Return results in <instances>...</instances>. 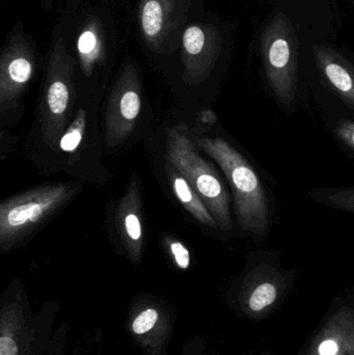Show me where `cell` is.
I'll use <instances>...</instances> for the list:
<instances>
[{
  "mask_svg": "<svg viewBox=\"0 0 354 355\" xmlns=\"http://www.w3.org/2000/svg\"><path fill=\"white\" fill-rule=\"evenodd\" d=\"M337 139L354 152V121L348 119L338 120L333 125Z\"/></svg>",
  "mask_w": 354,
  "mask_h": 355,
  "instance_id": "44dd1931",
  "label": "cell"
},
{
  "mask_svg": "<svg viewBox=\"0 0 354 355\" xmlns=\"http://www.w3.org/2000/svg\"><path fill=\"white\" fill-rule=\"evenodd\" d=\"M174 0H143L141 6V33L143 39L152 46L159 48L175 27Z\"/></svg>",
  "mask_w": 354,
  "mask_h": 355,
  "instance_id": "9a60e30c",
  "label": "cell"
},
{
  "mask_svg": "<svg viewBox=\"0 0 354 355\" xmlns=\"http://www.w3.org/2000/svg\"><path fill=\"white\" fill-rule=\"evenodd\" d=\"M299 355H354L353 300H335Z\"/></svg>",
  "mask_w": 354,
  "mask_h": 355,
  "instance_id": "7c38bea8",
  "label": "cell"
},
{
  "mask_svg": "<svg viewBox=\"0 0 354 355\" xmlns=\"http://www.w3.org/2000/svg\"><path fill=\"white\" fill-rule=\"evenodd\" d=\"M349 3H351V6H353V8L354 10V0H348Z\"/></svg>",
  "mask_w": 354,
  "mask_h": 355,
  "instance_id": "cb8c5ba5",
  "label": "cell"
},
{
  "mask_svg": "<svg viewBox=\"0 0 354 355\" xmlns=\"http://www.w3.org/2000/svg\"><path fill=\"white\" fill-rule=\"evenodd\" d=\"M116 232L126 256L133 264L143 260V198L141 179L132 175L124 196L118 202L116 216Z\"/></svg>",
  "mask_w": 354,
  "mask_h": 355,
  "instance_id": "5bb4252c",
  "label": "cell"
},
{
  "mask_svg": "<svg viewBox=\"0 0 354 355\" xmlns=\"http://www.w3.org/2000/svg\"><path fill=\"white\" fill-rule=\"evenodd\" d=\"M166 162L186 178L201 196L218 227L232 231L231 196L215 166L197 151V146L184 128L174 127L166 135Z\"/></svg>",
  "mask_w": 354,
  "mask_h": 355,
  "instance_id": "8992f818",
  "label": "cell"
},
{
  "mask_svg": "<svg viewBox=\"0 0 354 355\" xmlns=\"http://www.w3.org/2000/svg\"><path fill=\"white\" fill-rule=\"evenodd\" d=\"M234 33V24L216 18L185 28L182 35L183 64L189 83H204L227 64Z\"/></svg>",
  "mask_w": 354,
  "mask_h": 355,
  "instance_id": "ba28073f",
  "label": "cell"
},
{
  "mask_svg": "<svg viewBox=\"0 0 354 355\" xmlns=\"http://www.w3.org/2000/svg\"><path fill=\"white\" fill-rule=\"evenodd\" d=\"M168 252L175 265L181 270H187L191 267V252L184 243L177 239H168Z\"/></svg>",
  "mask_w": 354,
  "mask_h": 355,
  "instance_id": "ffe728a7",
  "label": "cell"
},
{
  "mask_svg": "<svg viewBox=\"0 0 354 355\" xmlns=\"http://www.w3.org/2000/svg\"><path fill=\"white\" fill-rule=\"evenodd\" d=\"M60 306L47 302L33 314L24 285L14 279L0 302V355H44L51 348Z\"/></svg>",
  "mask_w": 354,
  "mask_h": 355,
  "instance_id": "277c9868",
  "label": "cell"
},
{
  "mask_svg": "<svg viewBox=\"0 0 354 355\" xmlns=\"http://www.w3.org/2000/svg\"><path fill=\"white\" fill-rule=\"evenodd\" d=\"M72 183L46 184L0 204V250L10 252L60 211L76 192Z\"/></svg>",
  "mask_w": 354,
  "mask_h": 355,
  "instance_id": "5b68a950",
  "label": "cell"
},
{
  "mask_svg": "<svg viewBox=\"0 0 354 355\" xmlns=\"http://www.w3.org/2000/svg\"><path fill=\"white\" fill-rule=\"evenodd\" d=\"M295 279V270L285 268L278 254L258 250L249 256L245 268L229 287L227 306L238 318L265 320L286 302Z\"/></svg>",
  "mask_w": 354,
  "mask_h": 355,
  "instance_id": "3957f363",
  "label": "cell"
},
{
  "mask_svg": "<svg viewBox=\"0 0 354 355\" xmlns=\"http://www.w3.org/2000/svg\"><path fill=\"white\" fill-rule=\"evenodd\" d=\"M353 302H354V298H353Z\"/></svg>",
  "mask_w": 354,
  "mask_h": 355,
  "instance_id": "d4e9b609",
  "label": "cell"
},
{
  "mask_svg": "<svg viewBox=\"0 0 354 355\" xmlns=\"http://www.w3.org/2000/svg\"><path fill=\"white\" fill-rule=\"evenodd\" d=\"M308 196L318 204L354 214V186L351 187L318 188Z\"/></svg>",
  "mask_w": 354,
  "mask_h": 355,
  "instance_id": "ac0fdd59",
  "label": "cell"
},
{
  "mask_svg": "<svg viewBox=\"0 0 354 355\" xmlns=\"http://www.w3.org/2000/svg\"><path fill=\"white\" fill-rule=\"evenodd\" d=\"M143 110L141 83L135 69L123 70L108 98L104 119L106 150L116 151L128 141Z\"/></svg>",
  "mask_w": 354,
  "mask_h": 355,
  "instance_id": "8fae6325",
  "label": "cell"
},
{
  "mask_svg": "<svg viewBox=\"0 0 354 355\" xmlns=\"http://www.w3.org/2000/svg\"><path fill=\"white\" fill-rule=\"evenodd\" d=\"M35 73V58L25 45H12L0 64V114L6 118L22 114L21 102Z\"/></svg>",
  "mask_w": 354,
  "mask_h": 355,
  "instance_id": "4fadbf2b",
  "label": "cell"
},
{
  "mask_svg": "<svg viewBox=\"0 0 354 355\" xmlns=\"http://www.w3.org/2000/svg\"><path fill=\"white\" fill-rule=\"evenodd\" d=\"M308 85L354 108V52L337 42L314 41L305 58Z\"/></svg>",
  "mask_w": 354,
  "mask_h": 355,
  "instance_id": "9c48e42d",
  "label": "cell"
},
{
  "mask_svg": "<svg viewBox=\"0 0 354 355\" xmlns=\"http://www.w3.org/2000/svg\"><path fill=\"white\" fill-rule=\"evenodd\" d=\"M87 130V112L85 107L80 106L77 110L72 122L60 137L56 151L60 150L62 153L68 154L70 156L75 155L85 141Z\"/></svg>",
  "mask_w": 354,
  "mask_h": 355,
  "instance_id": "d6986e66",
  "label": "cell"
},
{
  "mask_svg": "<svg viewBox=\"0 0 354 355\" xmlns=\"http://www.w3.org/2000/svg\"><path fill=\"white\" fill-rule=\"evenodd\" d=\"M191 139L224 173L232 191L239 229L254 239H266L274 212L263 180L253 164L224 137L195 133Z\"/></svg>",
  "mask_w": 354,
  "mask_h": 355,
  "instance_id": "7a4b0ae2",
  "label": "cell"
},
{
  "mask_svg": "<svg viewBox=\"0 0 354 355\" xmlns=\"http://www.w3.org/2000/svg\"><path fill=\"white\" fill-rule=\"evenodd\" d=\"M177 355H213L208 347L207 341L204 338L197 337L189 339L182 349Z\"/></svg>",
  "mask_w": 354,
  "mask_h": 355,
  "instance_id": "7402d4cb",
  "label": "cell"
},
{
  "mask_svg": "<svg viewBox=\"0 0 354 355\" xmlns=\"http://www.w3.org/2000/svg\"><path fill=\"white\" fill-rule=\"evenodd\" d=\"M256 33L262 75L276 103L290 112L308 83L305 58L314 41L337 42L343 28L339 0H269Z\"/></svg>",
  "mask_w": 354,
  "mask_h": 355,
  "instance_id": "6da1fadb",
  "label": "cell"
},
{
  "mask_svg": "<svg viewBox=\"0 0 354 355\" xmlns=\"http://www.w3.org/2000/svg\"><path fill=\"white\" fill-rule=\"evenodd\" d=\"M174 306L159 297L141 295L131 304L126 327L133 343L143 355H170L168 344L176 327Z\"/></svg>",
  "mask_w": 354,
  "mask_h": 355,
  "instance_id": "30bf717a",
  "label": "cell"
},
{
  "mask_svg": "<svg viewBox=\"0 0 354 355\" xmlns=\"http://www.w3.org/2000/svg\"><path fill=\"white\" fill-rule=\"evenodd\" d=\"M166 173L172 193L181 205L191 213V215H193V218L197 219L199 223L206 227H212V229L218 227V223L212 216L209 209L187 181L186 178L168 162L166 164Z\"/></svg>",
  "mask_w": 354,
  "mask_h": 355,
  "instance_id": "2e32d148",
  "label": "cell"
},
{
  "mask_svg": "<svg viewBox=\"0 0 354 355\" xmlns=\"http://www.w3.org/2000/svg\"><path fill=\"white\" fill-rule=\"evenodd\" d=\"M101 40L96 28L87 27L80 33L77 42V51L80 60L81 70L87 77L93 76L101 60Z\"/></svg>",
  "mask_w": 354,
  "mask_h": 355,
  "instance_id": "e0dca14e",
  "label": "cell"
},
{
  "mask_svg": "<svg viewBox=\"0 0 354 355\" xmlns=\"http://www.w3.org/2000/svg\"><path fill=\"white\" fill-rule=\"evenodd\" d=\"M74 77V62L60 42L52 52L39 103L42 139L53 151L76 114Z\"/></svg>",
  "mask_w": 354,
  "mask_h": 355,
  "instance_id": "52a82bcc",
  "label": "cell"
},
{
  "mask_svg": "<svg viewBox=\"0 0 354 355\" xmlns=\"http://www.w3.org/2000/svg\"><path fill=\"white\" fill-rule=\"evenodd\" d=\"M241 355H276V354H274V352H259V354H243Z\"/></svg>",
  "mask_w": 354,
  "mask_h": 355,
  "instance_id": "603a6c76",
  "label": "cell"
}]
</instances>
